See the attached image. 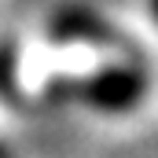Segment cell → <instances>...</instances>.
Returning a JSON list of instances; mask_svg holds the SVG:
<instances>
[{
  "mask_svg": "<svg viewBox=\"0 0 158 158\" xmlns=\"http://www.w3.org/2000/svg\"><path fill=\"white\" fill-rule=\"evenodd\" d=\"M147 92V70L121 63V66H107L96 77H88L81 85V99L99 110V114H129L136 110V103Z\"/></svg>",
  "mask_w": 158,
  "mask_h": 158,
  "instance_id": "6da1fadb",
  "label": "cell"
},
{
  "mask_svg": "<svg viewBox=\"0 0 158 158\" xmlns=\"http://www.w3.org/2000/svg\"><path fill=\"white\" fill-rule=\"evenodd\" d=\"M55 37H74V40H88V37H107L110 30H107V22L103 19H96V15H88V11H66V15H59L55 19Z\"/></svg>",
  "mask_w": 158,
  "mask_h": 158,
  "instance_id": "7a4b0ae2",
  "label": "cell"
},
{
  "mask_svg": "<svg viewBox=\"0 0 158 158\" xmlns=\"http://www.w3.org/2000/svg\"><path fill=\"white\" fill-rule=\"evenodd\" d=\"M151 15H155V22H158V0H151Z\"/></svg>",
  "mask_w": 158,
  "mask_h": 158,
  "instance_id": "3957f363",
  "label": "cell"
},
{
  "mask_svg": "<svg viewBox=\"0 0 158 158\" xmlns=\"http://www.w3.org/2000/svg\"><path fill=\"white\" fill-rule=\"evenodd\" d=\"M0 158H11V151H7V147H4V143H0Z\"/></svg>",
  "mask_w": 158,
  "mask_h": 158,
  "instance_id": "277c9868",
  "label": "cell"
}]
</instances>
